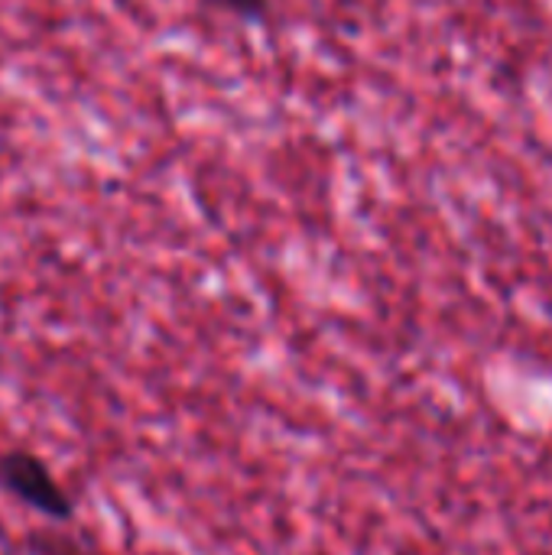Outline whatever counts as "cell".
Returning a JSON list of instances; mask_svg holds the SVG:
<instances>
[{"instance_id":"1","label":"cell","mask_w":552,"mask_h":555,"mask_svg":"<svg viewBox=\"0 0 552 555\" xmlns=\"http://www.w3.org/2000/svg\"><path fill=\"white\" fill-rule=\"evenodd\" d=\"M0 488L46 520L68 524L75 517V498L55 481L49 465L26 449L0 452Z\"/></svg>"},{"instance_id":"2","label":"cell","mask_w":552,"mask_h":555,"mask_svg":"<svg viewBox=\"0 0 552 555\" xmlns=\"http://www.w3.org/2000/svg\"><path fill=\"white\" fill-rule=\"evenodd\" d=\"M208 3H215L234 16H244V20H257L267 13V0H208Z\"/></svg>"},{"instance_id":"3","label":"cell","mask_w":552,"mask_h":555,"mask_svg":"<svg viewBox=\"0 0 552 555\" xmlns=\"http://www.w3.org/2000/svg\"><path fill=\"white\" fill-rule=\"evenodd\" d=\"M65 555H98V553H65Z\"/></svg>"}]
</instances>
